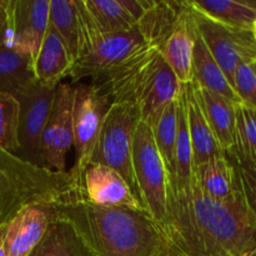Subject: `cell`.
<instances>
[{
	"label": "cell",
	"mask_w": 256,
	"mask_h": 256,
	"mask_svg": "<svg viewBox=\"0 0 256 256\" xmlns=\"http://www.w3.org/2000/svg\"><path fill=\"white\" fill-rule=\"evenodd\" d=\"M185 105L192 148V169L215 158L224 156L225 152L218 142L198 102L192 82L184 85Z\"/></svg>",
	"instance_id": "cell-16"
},
{
	"label": "cell",
	"mask_w": 256,
	"mask_h": 256,
	"mask_svg": "<svg viewBox=\"0 0 256 256\" xmlns=\"http://www.w3.org/2000/svg\"><path fill=\"white\" fill-rule=\"evenodd\" d=\"M178 99V98H176ZM164 108L156 122L152 125L155 144L160 152L168 176L175 178L176 162H175V148H176V130H178V100Z\"/></svg>",
	"instance_id": "cell-26"
},
{
	"label": "cell",
	"mask_w": 256,
	"mask_h": 256,
	"mask_svg": "<svg viewBox=\"0 0 256 256\" xmlns=\"http://www.w3.org/2000/svg\"><path fill=\"white\" fill-rule=\"evenodd\" d=\"M162 256H182V255H180L179 252H178L175 249H172V250H170V252H165V254H162Z\"/></svg>",
	"instance_id": "cell-34"
},
{
	"label": "cell",
	"mask_w": 256,
	"mask_h": 256,
	"mask_svg": "<svg viewBox=\"0 0 256 256\" xmlns=\"http://www.w3.org/2000/svg\"><path fill=\"white\" fill-rule=\"evenodd\" d=\"M145 44L138 28L92 38L85 42L80 56L72 64L69 72L72 84L84 79L90 82L98 79L122 64Z\"/></svg>",
	"instance_id": "cell-9"
},
{
	"label": "cell",
	"mask_w": 256,
	"mask_h": 256,
	"mask_svg": "<svg viewBox=\"0 0 256 256\" xmlns=\"http://www.w3.org/2000/svg\"><path fill=\"white\" fill-rule=\"evenodd\" d=\"M164 230L182 256H244L256 250V216L242 192L212 199L194 178L180 185L168 176Z\"/></svg>",
	"instance_id": "cell-1"
},
{
	"label": "cell",
	"mask_w": 256,
	"mask_h": 256,
	"mask_svg": "<svg viewBox=\"0 0 256 256\" xmlns=\"http://www.w3.org/2000/svg\"><path fill=\"white\" fill-rule=\"evenodd\" d=\"M50 210L52 219L70 225L95 256H162L174 249L164 228L145 210L99 206L82 194Z\"/></svg>",
	"instance_id": "cell-2"
},
{
	"label": "cell",
	"mask_w": 256,
	"mask_h": 256,
	"mask_svg": "<svg viewBox=\"0 0 256 256\" xmlns=\"http://www.w3.org/2000/svg\"><path fill=\"white\" fill-rule=\"evenodd\" d=\"M232 88L240 104L256 110V60L242 62L236 68Z\"/></svg>",
	"instance_id": "cell-31"
},
{
	"label": "cell",
	"mask_w": 256,
	"mask_h": 256,
	"mask_svg": "<svg viewBox=\"0 0 256 256\" xmlns=\"http://www.w3.org/2000/svg\"><path fill=\"white\" fill-rule=\"evenodd\" d=\"M132 169L142 206L164 228L168 172L155 144L152 128L142 122L138 125L132 140Z\"/></svg>",
	"instance_id": "cell-6"
},
{
	"label": "cell",
	"mask_w": 256,
	"mask_h": 256,
	"mask_svg": "<svg viewBox=\"0 0 256 256\" xmlns=\"http://www.w3.org/2000/svg\"><path fill=\"white\" fill-rule=\"evenodd\" d=\"M56 86L34 79L14 95L20 106L19 149L14 155L40 168V139L52 112Z\"/></svg>",
	"instance_id": "cell-10"
},
{
	"label": "cell",
	"mask_w": 256,
	"mask_h": 256,
	"mask_svg": "<svg viewBox=\"0 0 256 256\" xmlns=\"http://www.w3.org/2000/svg\"><path fill=\"white\" fill-rule=\"evenodd\" d=\"M225 154L234 168L245 202L256 216V164L238 156L230 150Z\"/></svg>",
	"instance_id": "cell-30"
},
{
	"label": "cell",
	"mask_w": 256,
	"mask_h": 256,
	"mask_svg": "<svg viewBox=\"0 0 256 256\" xmlns=\"http://www.w3.org/2000/svg\"><path fill=\"white\" fill-rule=\"evenodd\" d=\"M189 8L198 32L232 88L236 68L242 62L256 60V35L254 30L229 26L205 16L202 12L192 9L190 5Z\"/></svg>",
	"instance_id": "cell-8"
},
{
	"label": "cell",
	"mask_w": 256,
	"mask_h": 256,
	"mask_svg": "<svg viewBox=\"0 0 256 256\" xmlns=\"http://www.w3.org/2000/svg\"><path fill=\"white\" fill-rule=\"evenodd\" d=\"M192 178L202 192L212 199H232L242 192L235 170L226 154L194 168Z\"/></svg>",
	"instance_id": "cell-19"
},
{
	"label": "cell",
	"mask_w": 256,
	"mask_h": 256,
	"mask_svg": "<svg viewBox=\"0 0 256 256\" xmlns=\"http://www.w3.org/2000/svg\"><path fill=\"white\" fill-rule=\"evenodd\" d=\"M244 256H256V250H254V252H249V254H246V255H244Z\"/></svg>",
	"instance_id": "cell-35"
},
{
	"label": "cell",
	"mask_w": 256,
	"mask_h": 256,
	"mask_svg": "<svg viewBox=\"0 0 256 256\" xmlns=\"http://www.w3.org/2000/svg\"><path fill=\"white\" fill-rule=\"evenodd\" d=\"M50 0H9L0 44L32 58L35 62L49 25Z\"/></svg>",
	"instance_id": "cell-12"
},
{
	"label": "cell",
	"mask_w": 256,
	"mask_h": 256,
	"mask_svg": "<svg viewBox=\"0 0 256 256\" xmlns=\"http://www.w3.org/2000/svg\"><path fill=\"white\" fill-rule=\"evenodd\" d=\"M74 84L62 82L55 89L54 102L40 139V165L55 172H66V155L74 146L72 105Z\"/></svg>",
	"instance_id": "cell-11"
},
{
	"label": "cell",
	"mask_w": 256,
	"mask_h": 256,
	"mask_svg": "<svg viewBox=\"0 0 256 256\" xmlns=\"http://www.w3.org/2000/svg\"><path fill=\"white\" fill-rule=\"evenodd\" d=\"M49 22L60 35L74 64L82 48V25L76 0H50Z\"/></svg>",
	"instance_id": "cell-22"
},
{
	"label": "cell",
	"mask_w": 256,
	"mask_h": 256,
	"mask_svg": "<svg viewBox=\"0 0 256 256\" xmlns=\"http://www.w3.org/2000/svg\"><path fill=\"white\" fill-rule=\"evenodd\" d=\"M235 112H236L235 145L230 149V152L256 164V118L254 112L240 102L235 105Z\"/></svg>",
	"instance_id": "cell-28"
},
{
	"label": "cell",
	"mask_w": 256,
	"mask_h": 256,
	"mask_svg": "<svg viewBox=\"0 0 256 256\" xmlns=\"http://www.w3.org/2000/svg\"><path fill=\"white\" fill-rule=\"evenodd\" d=\"M30 256H95L72 228L52 219L40 244Z\"/></svg>",
	"instance_id": "cell-24"
},
{
	"label": "cell",
	"mask_w": 256,
	"mask_h": 256,
	"mask_svg": "<svg viewBox=\"0 0 256 256\" xmlns=\"http://www.w3.org/2000/svg\"><path fill=\"white\" fill-rule=\"evenodd\" d=\"M192 82L208 124L222 149L226 152L235 145V132H236L235 105L238 102H232L216 92L202 89L192 80Z\"/></svg>",
	"instance_id": "cell-17"
},
{
	"label": "cell",
	"mask_w": 256,
	"mask_h": 256,
	"mask_svg": "<svg viewBox=\"0 0 256 256\" xmlns=\"http://www.w3.org/2000/svg\"><path fill=\"white\" fill-rule=\"evenodd\" d=\"M115 102H132L140 120L152 126L175 100L182 85L159 50L145 44L106 74L89 82Z\"/></svg>",
	"instance_id": "cell-3"
},
{
	"label": "cell",
	"mask_w": 256,
	"mask_h": 256,
	"mask_svg": "<svg viewBox=\"0 0 256 256\" xmlns=\"http://www.w3.org/2000/svg\"><path fill=\"white\" fill-rule=\"evenodd\" d=\"M192 9L205 16L238 29L254 30L256 2L240 0H202L188 2Z\"/></svg>",
	"instance_id": "cell-23"
},
{
	"label": "cell",
	"mask_w": 256,
	"mask_h": 256,
	"mask_svg": "<svg viewBox=\"0 0 256 256\" xmlns=\"http://www.w3.org/2000/svg\"><path fill=\"white\" fill-rule=\"evenodd\" d=\"M5 232H6V225L0 226V256H6V254H5V246H4Z\"/></svg>",
	"instance_id": "cell-33"
},
{
	"label": "cell",
	"mask_w": 256,
	"mask_h": 256,
	"mask_svg": "<svg viewBox=\"0 0 256 256\" xmlns=\"http://www.w3.org/2000/svg\"><path fill=\"white\" fill-rule=\"evenodd\" d=\"M184 9L185 2L152 0V4L138 20L136 24L144 42L158 49L174 29Z\"/></svg>",
	"instance_id": "cell-20"
},
{
	"label": "cell",
	"mask_w": 256,
	"mask_h": 256,
	"mask_svg": "<svg viewBox=\"0 0 256 256\" xmlns=\"http://www.w3.org/2000/svg\"><path fill=\"white\" fill-rule=\"evenodd\" d=\"M34 79L32 58L0 44V92L14 96L16 92Z\"/></svg>",
	"instance_id": "cell-25"
},
{
	"label": "cell",
	"mask_w": 256,
	"mask_h": 256,
	"mask_svg": "<svg viewBox=\"0 0 256 256\" xmlns=\"http://www.w3.org/2000/svg\"><path fill=\"white\" fill-rule=\"evenodd\" d=\"M82 199L94 205L145 210L122 175L105 165H88L82 175Z\"/></svg>",
	"instance_id": "cell-13"
},
{
	"label": "cell",
	"mask_w": 256,
	"mask_h": 256,
	"mask_svg": "<svg viewBox=\"0 0 256 256\" xmlns=\"http://www.w3.org/2000/svg\"><path fill=\"white\" fill-rule=\"evenodd\" d=\"M192 80L202 89L216 92L234 102H240L234 89L229 84L226 76L215 62L205 42H202L198 30H195L194 50H192Z\"/></svg>",
	"instance_id": "cell-21"
},
{
	"label": "cell",
	"mask_w": 256,
	"mask_h": 256,
	"mask_svg": "<svg viewBox=\"0 0 256 256\" xmlns=\"http://www.w3.org/2000/svg\"><path fill=\"white\" fill-rule=\"evenodd\" d=\"M178 130H176V148H175V162L176 172L174 179L180 185H189L192 179V148L190 140L189 124L186 116L185 105L184 85H182L178 95Z\"/></svg>",
	"instance_id": "cell-27"
},
{
	"label": "cell",
	"mask_w": 256,
	"mask_h": 256,
	"mask_svg": "<svg viewBox=\"0 0 256 256\" xmlns=\"http://www.w3.org/2000/svg\"><path fill=\"white\" fill-rule=\"evenodd\" d=\"M19 112L20 106L15 96L0 92V149L12 154L19 149Z\"/></svg>",
	"instance_id": "cell-29"
},
{
	"label": "cell",
	"mask_w": 256,
	"mask_h": 256,
	"mask_svg": "<svg viewBox=\"0 0 256 256\" xmlns=\"http://www.w3.org/2000/svg\"><path fill=\"white\" fill-rule=\"evenodd\" d=\"M72 132L75 162L70 174L82 182V175L92 162L100 130L112 102L85 82L74 84Z\"/></svg>",
	"instance_id": "cell-7"
},
{
	"label": "cell",
	"mask_w": 256,
	"mask_h": 256,
	"mask_svg": "<svg viewBox=\"0 0 256 256\" xmlns=\"http://www.w3.org/2000/svg\"><path fill=\"white\" fill-rule=\"evenodd\" d=\"M82 192L70 172H50L0 149V226L29 205L59 204Z\"/></svg>",
	"instance_id": "cell-4"
},
{
	"label": "cell",
	"mask_w": 256,
	"mask_h": 256,
	"mask_svg": "<svg viewBox=\"0 0 256 256\" xmlns=\"http://www.w3.org/2000/svg\"><path fill=\"white\" fill-rule=\"evenodd\" d=\"M195 30L196 29H195L192 10L188 2H185V9L180 15L176 25L162 42V44L158 48L160 54L182 85L192 82Z\"/></svg>",
	"instance_id": "cell-15"
},
{
	"label": "cell",
	"mask_w": 256,
	"mask_h": 256,
	"mask_svg": "<svg viewBox=\"0 0 256 256\" xmlns=\"http://www.w3.org/2000/svg\"><path fill=\"white\" fill-rule=\"evenodd\" d=\"M72 66V62L62 38L49 22L34 62L35 79L44 84L56 86L64 78L69 76Z\"/></svg>",
	"instance_id": "cell-18"
},
{
	"label": "cell",
	"mask_w": 256,
	"mask_h": 256,
	"mask_svg": "<svg viewBox=\"0 0 256 256\" xmlns=\"http://www.w3.org/2000/svg\"><path fill=\"white\" fill-rule=\"evenodd\" d=\"M8 2H9V0H0V36L5 29V24H6Z\"/></svg>",
	"instance_id": "cell-32"
},
{
	"label": "cell",
	"mask_w": 256,
	"mask_h": 256,
	"mask_svg": "<svg viewBox=\"0 0 256 256\" xmlns=\"http://www.w3.org/2000/svg\"><path fill=\"white\" fill-rule=\"evenodd\" d=\"M138 108L132 102L112 104L99 139L92 154V162L105 165L120 174L126 182L135 196L140 200L139 190L132 169V140L140 124ZM142 202V200H140Z\"/></svg>",
	"instance_id": "cell-5"
},
{
	"label": "cell",
	"mask_w": 256,
	"mask_h": 256,
	"mask_svg": "<svg viewBox=\"0 0 256 256\" xmlns=\"http://www.w3.org/2000/svg\"><path fill=\"white\" fill-rule=\"evenodd\" d=\"M254 32H255V35H256V24H255V26H254Z\"/></svg>",
	"instance_id": "cell-37"
},
{
	"label": "cell",
	"mask_w": 256,
	"mask_h": 256,
	"mask_svg": "<svg viewBox=\"0 0 256 256\" xmlns=\"http://www.w3.org/2000/svg\"><path fill=\"white\" fill-rule=\"evenodd\" d=\"M252 112H254V115H255V118H256V110H252Z\"/></svg>",
	"instance_id": "cell-36"
},
{
	"label": "cell",
	"mask_w": 256,
	"mask_h": 256,
	"mask_svg": "<svg viewBox=\"0 0 256 256\" xmlns=\"http://www.w3.org/2000/svg\"><path fill=\"white\" fill-rule=\"evenodd\" d=\"M52 220L50 205H29L6 224L5 254L30 256L40 244Z\"/></svg>",
	"instance_id": "cell-14"
}]
</instances>
